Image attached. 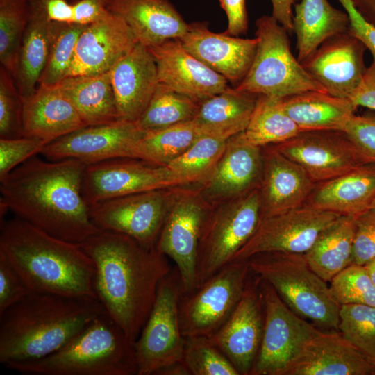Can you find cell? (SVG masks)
<instances>
[{
    "label": "cell",
    "mask_w": 375,
    "mask_h": 375,
    "mask_svg": "<svg viewBox=\"0 0 375 375\" xmlns=\"http://www.w3.org/2000/svg\"><path fill=\"white\" fill-rule=\"evenodd\" d=\"M87 165L35 156L0 180L1 216L10 211L62 240L82 244L99 232L82 194Z\"/></svg>",
    "instance_id": "cell-1"
},
{
    "label": "cell",
    "mask_w": 375,
    "mask_h": 375,
    "mask_svg": "<svg viewBox=\"0 0 375 375\" xmlns=\"http://www.w3.org/2000/svg\"><path fill=\"white\" fill-rule=\"evenodd\" d=\"M92 259L94 291L109 316L135 342L172 271L168 258L118 233L99 231L82 244Z\"/></svg>",
    "instance_id": "cell-2"
},
{
    "label": "cell",
    "mask_w": 375,
    "mask_h": 375,
    "mask_svg": "<svg viewBox=\"0 0 375 375\" xmlns=\"http://www.w3.org/2000/svg\"><path fill=\"white\" fill-rule=\"evenodd\" d=\"M0 253L31 292L97 298L94 264L81 244L56 238L15 217L1 222Z\"/></svg>",
    "instance_id": "cell-3"
},
{
    "label": "cell",
    "mask_w": 375,
    "mask_h": 375,
    "mask_svg": "<svg viewBox=\"0 0 375 375\" xmlns=\"http://www.w3.org/2000/svg\"><path fill=\"white\" fill-rule=\"evenodd\" d=\"M106 312L97 298L31 292L0 314V363L45 357Z\"/></svg>",
    "instance_id": "cell-4"
},
{
    "label": "cell",
    "mask_w": 375,
    "mask_h": 375,
    "mask_svg": "<svg viewBox=\"0 0 375 375\" xmlns=\"http://www.w3.org/2000/svg\"><path fill=\"white\" fill-rule=\"evenodd\" d=\"M4 366L24 375H138L135 342L107 312L55 352Z\"/></svg>",
    "instance_id": "cell-5"
},
{
    "label": "cell",
    "mask_w": 375,
    "mask_h": 375,
    "mask_svg": "<svg viewBox=\"0 0 375 375\" xmlns=\"http://www.w3.org/2000/svg\"><path fill=\"white\" fill-rule=\"evenodd\" d=\"M247 260L251 272L269 283L294 312L319 326L338 329L341 306L304 253L267 252Z\"/></svg>",
    "instance_id": "cell-6"
},
{
    "label": "cell",
    "mask_w": 375,
    "mask_h": 375,
    "mask_svg": "<svg viewBox=\"0 0 375 375\" xmlns=\"http://www.w3.org/2000/svg\"><path fill=\"white\" fill-rule=\"evenodd\" d=\"M256 26L254 58L244 78L234 88L281 99L308 91L326 92L294 56L288 30L273 16L260 17Z\"/></svg>",
    "instance_id": "cell-7"
},
{
    "label": "cell",
    "mask_w": 375,
    "mask_h": 375,
    "mask_svg": "<svg viewBox=\"0 0 375 375\" xmlns=\"http://www.w3.org/2000/svg\"><path fill=\"white\" fill-rule=\"evenodd\" d=\"M261 219L259 188L212 206L199 241L196 288L232 261Z\"/></svg>",
    "instance_id": "cell-8"
},
{
    "label": "cell",
    "mask_w": 375,
    "mask_h": 375,
    "mask_svg": "<svg viewBox=\"0 0 375 375\" xmlns=\"http://www.w3.org/2000/svg\"><path fill=\"white\" fill-rule=\"evenodd\" d=\"M182 294L179 273L172 268L160 282L149 317L135 342L138 375H156L182 361L185 341L179 319Z\"/></svg>",
    "instance_id": "cell-9"
},
{
    "label": "cell",
    "mask_w": 375,
    "mask_h": 375,
    "mask_svg": "<svg viewBox=\"0 0 375 375\" xmlns=\"http://www.w3.org/2000/svg\"><path fill=\"white\" fill-rule=\"evenodd\" d=\"M251 272L248 260H233L179 301L183 337H210L231 315L244 292Z\"/></svg>",
    "instance_id": "cell-10"
},
{
    "label": "cell",
    "mask_w": 375,
    "mask_h": 375,
    "mask_svg": "<svg viewBox=\"0 0 375 375\" xmlns=\"http://www.w3.org/2000/svg\"><path fill=\"white\" fill-rule=\"evenodd\" d=\"M181 187L140 192L101 201L89 206L90 219L101 231L126 235L144 247L153 249Z\"/></svg>",
    "instance_id": "cell-11"
},
{
    "label": "cell",
    "mask_w": 375,
    "mask_h": 375,
    "mask_svg": "<svg viewBox=\"0 0 375 375\" xmlns=\"http://www.w3.org/2000/svg\"><path fill=\"white\" fill-rule=\"evenodd\" d=\"M212 207L195 185L181 187L160 233L156 248L174 262L183 294L196 289L199 241Z\"/></svg>",
    "instance_id": "cell-12"
},
{
    "label": "cell",
    "mask_w": 375,
    "mask_h": 375,
    "mask_svg": "<svg viewBox=\"0 0 375 375\" xmlns=\"http://www.w3.org/2000/svg\"><path fill=\"white\" fill-rule=\"evenodd\" d=\"M264 328L250 375H281L286 365L319 330L299 316L260 278Z\"/></svg>",
    "instance_id": "cell-13"
},
{
    "label": "cell",
    "mask_w": 375,
    "mask_h": 375,
    "mask_svg": "<svg viewBox=\"0 0 375 375\" xmlns=\"http://www.w3.org/2000/svg\"><path fill=\"white\" fill-rule=\"evenodd\" d=\"M190 185L170 169L140 158H117L87 165L82 194L88 206L112 198Z\"/></svg>",
    "instance_id": "cell-14"
},
{
    "label": "cell",
    "mask_w": 375,
    "mask_h": 375,
    "mask_svg": "<svg viewBox=\"0 0 375 375\" xmlns=\"http://www.w3.org/2000/svg\"><path fill=\"white\" fill-rule=\"evenodd\" d=\"M340 215L307 204L263 217L255 233L232 261L262 253H305L320 233Z\"/></svg>",
    "instance_id": "cell-15"
},
{
    "label": "cell",
    "mask_w": 375,
    "mask_h": 375,
    "mask_svg": "<svg viewBox=\"0 0 375 375\" xmlns=\"http://www.w3.org/2000/svg\"><path fill=\"white\" fill-rule=\"evenodd\" d=\"M144 133L135 122L118 119L80 128L46 144L40 154L49 160L75 159L86 165L136 158V145Z\"/></svg>",
    "instance_id": "cell-16"
},
{
    "label": "cell",
    "mask_w": 375,
    "mask_h": 375,
    "mask_svg": "<svg viewBox=\"0 0 375 375\" xmlns=\"http://www.w3.org/2000/svg\"><path fill=\"white\" fill-rule=\"evenodd\" d=\"M272 146L299 165L315 183L365 164L341 131H301L294 138Z\"/></svg>",
    "instance_id": "cell-17"
},
{
    "label": "cell",
    "mask_w": 375,
    "mask_h": 375,
    "mask_svg": "<svg viewBox=\"0 0 375 375\" xmlns=\"http://www.w3.org/2000/svg\"><path fill=\"white\" fill-rule=\"evenodd\" d=\"M257 276L254 282L247 281L243 295L231 315L208 337L242 375H249L263 334L264 304L260 278Z\"/></svg>",
    "instance_id": "cell-18"
},
{
    "label": "cell",
    "mask_w": 375,
    "mask_h": 375,
    "mask_svg": "<svg viewBox=\"0 0 375 375\" xmlns=\"http://www.w3.org/2000/svg\"><path fill=\"white\" fill-rule=\"evenodd\" d=\"M262 173V148L247 140L243 131L233 135L218 162L195 185L212 206L259 188Z\"/></svg>",
    "instance_id": "cell-19"
},
{
    "label": "cell",
    "mask_w": 375,
    "mask_h": 375,
    "mask_svg": "<svg viewBox=\"0 0 375 375\" xmlns=\"http://www.w3.org/2000/svg\"><path fill=\"white\" fill-rule=\"evenodd\" d=\"M366 49L360 40L345 32L326 40L301 65L327 93L349 99L366 70Z\"/></svg>",
    "instance_id": "cell-20"
},
{
    "label": "cell",
    "mask_w": 375,
    "mask_h": 375,
    "mask_svg": "<svg viewBox=\"0 0 375 375\" xmlns=\"http://www.w3.org/2000/svg\"><path fill=\"white\" fill-rule=\"evenodd\" d=\"M281 375H375V362L340 332L319 331Z\"/></svg>",
    "instance_id": "cell-21"
},
{
    "label": "cell",
    "mask_w": 375,
    "mask_h": 375,
    "mask_svg": "<svg viewBox=\"0 0 375 375\" xmlns=\"http://www.w3.org/2000/svg\"><path fill=\"white\" fill-rule=\"evenodd\" d=\"M178 39L189 53L235 87L249 69L258 45L256 38L213 33L205 22L189 24L187 32Z\"/></svg>",
    "instance_id": "cell-22"
},
{
    "label": "cell",
    "mask_w": 375,
    "mask_h": 375,
    "mask_svg": "<svg viewBox=\"0 0 375 375\" xmlns=\"http://www.w3.org/2000/svg\"><path fill=\"white\" fill-rule=\"evenodd\" d=\"M156 64L160 84L199 101L219 94L228 81L189 53L178 39L147 47Z\"/></svg>",
    "instance_id": "cell-23"
},
{
    "label": "cell",
    "mask_w": 375,
    "mask_h": 375,
    "mask_svg": "<svg viewBox=\"0 0 375 375\" xmlns=\"http://www.w3.org/2000/svg\"><path fill=\"white\" fill-rule=\"evenodd\" d=\"M138 42L128 24L110 12L81 33L66 77L108 72Z\"/></svg>",
    "instance_id": "cell-24"
},
{
    "label": "cell",
    "mask_w": 375,
    "mask_h": 375,
    "mask_svg": "<svg viewBox=\"0 0 375 375\" xmlns=\"http://www.w3.org/2000/svg\"><path fill=\"white\" fill-rule=\"evenodd\" d=\"M119 119L137 122L159 84L154 58L149 49L138 42L109 71Z\"/></svg>",
    "instance_id": "cell-25"
},
{
    "label": "cell",
    "mask_w": 375,
    "mask_h": 375,
    "mask_svg": "<svg viewBox=\"0 0 375 375\" xmlns=\"http://www.w3.org/2000/svg\"><path fill=\"white\" fill-rule=\"evenodd\" d=\"M262 148L259 186L262 218L304 205L316 183L299 165L272 145Z\"/></svg>",
    "instance_id": "cell-26"
},
{
    "label": "cell",
    "mask_w": 375,
    "mask_h": 375,
    "mask_svg": "<svg viewBox=\"0 0 375 375\" xmlns=\"http://www.w3.org/2000/svg\"><path fill=\"white\" fill-rule=\"evenodd\" d=\"M105 6L122 18L138 42L147 47L178 39L189 27L169 0H105Z\"/></svg>",
    "instance_id": "cell-27"
},
{
    "label": "cell",
    "mask_w": 375,
    "mask_h": 375,
    "mask_svg": "<svg viewBox=\"0 0 375 375\" xmlns=\"http://www.w3.org/2000/svg\"><path fill=\"white\" fill-rule=\"evenodd\" d=\"M86 125L58 87L38 85L24 100L23 136L47 144Z\"/></svg>",
    "instance_id": "cell-28"
},
{
    "label": "cell",
    "mask_w": 375,
    "mask_h": 375,
    "mask_svg": "<svg viewBox=\"0 0 375 375\" xmlns=\"http://www.w3.org/2000/svg\"><path fill=\"white\" fill-rule=\"evenodd\" d=\"M374 200L375 163H365L316 183L305 204L356 218L369 210Z\"/></svg>",
    "instance_id": "cell-29"
},
{
    "label": "cell",
    "mask_w": 375,
    "mask_h": 375,
    "mask_svg": "<svg viewBox=\"0 0 375 375\" xmlns=\"http://www.w3.org/2000/svg\"><path fill=\"white\" fill-rule=\"evenodd\" d=\"M347 12L328 0H301L294 5L293 31L297 37V60L301 63L326 40L347 32Z\"/></svg>",
    "instance_id": "cell-30"
},
{
    "label": "cell",
    "mask_w": 375,
    "mask_h": 375,
    "mask_svg": "<svg viewBox=\"0 0 375 375\" xmlns=\"http://www.w3.org/2000/svg\"><path fill=\"white\" fill-rule=\"evenodd\" d=\"M283 106L301 131H342L357 108L349 99L320 91L283 98Z\"/></svg>",
    "instance_id": "cell-31"
},
{
    "label": "cell",
    "mask_w": 375,
    "mask_h": 375,
    "mask_svg": "<svg viewBox=\"0 0 375 375\" xmlns=\"http://www.w3.org/2000/svg\"><path fill=\"white\" fill-rule=\"evenodd\" d=\"M56 85L71 101L86 126L119 119L109 72L67 76Z\"/></svg>",
    "instance_id": "cell-32"
},
{
    "label": "cell",
    "mask_w": 375,
    "mask_h": 375,
    "mask_svg": "<svg viewBox=\"0 0 375 375\" xmlns=\"http://www.w3.org/2000/svg\"><path fill=\"white\" fill-rule=\"evenodd\" d=\"M29 6L15 78L23 100L33 95L38 88L49 54L52 24L34 0H29Z\"/></svg>",
    "instance_id": "cell-33"
},
{
    "label": "cell",
    "mask_w": 375,
    "mask_h": 375,
    "mask_svg": "<svg viewBox=\"0 0 375 375\" xmlns=\"http://www.w3.org/2000/svg\"><path fill=\"white\" fill-rule=\"evenodd\" d=\"M355 218L339 216L319 235L304 255L311 269L331 281L352 263Z\"/></svg>",
    "instance_id": "cell-34"
},
{
    "label": "cell",
    "mask_w": 375,
    "mask_h": 375,
    "mask_svg": "<svg viewBox=\"0 0 375 375\" xmlns=\"http://www.w3.org/2000/svg\"><path fill=\"white\" fill-rule=\"evenodd\" d=\"M258 96L228 87L200 101L192 120L206 132L231 130L240 133L251 119Z\"/></svg>",
    "instance_id": "cell-35"
},
{
    "label": "cell",
    "mask_w": 375,
    "mask_h": 375,
    "mask_svg": "<svg viewBox=\"0 0 375 375\" xmlns=\"http://www.w3.org/2000/svg\"><path fill=\"white\" fill-rule=\"evenodd\" d=\"M207 133L192 119L162 129L144 131L136 145V158L167 166Z\"/></svg>",
    "instance_id": "cell-36"
},
{
    "label": "cell",
    "mask_w": 375,
    "mask_h": 375,
    "mask_svg": "<svg viewBox=\"0 0 375 375\" xmlns=\"http://www.w3.org/2000/svg\"><path fill=\"white\" fill-rule=\"evenodd\" d=\"M300 132L284 109L283 99L259 95L243 134L250 143L263 147L285 142Z\"/></svg>",
    "instance_id": "cell-37"
},
{
    "label": "cell",
    "mask_w": 375,
    "mask_h": 375,
    "mask_svg": "<svg viewBox=\"0 0 375 375\" xmlns=\"http://www.w3.org/2000/svg\"><path fill=\"white\" fill-rule=\"evenodd\" d=\"M235 134L237 133L231 130L205 133L167 167L188 185L199 184L212 170L224 151L228 140Z\"/></svg>",
    "instance_id": "cell-38"
},
{
    "label": "cell",
    "mask_w": 375,
    "mask_h": 375,
    "mask_svg": "<svg viewBox=\"0 0 375 375\" xmlns=\"http://www.w3.org/2000/svg\"><path fill=\"white\" fill-rule=\"evenodd\" d=\"M199 103L200 101L159 83L136 123L144 131L169 127L193 119Z\"/></svg>",
    "instance_id": "cell-39"
},
{
    "label": "cell",
    "mask_w": 375,
    "mask_h": 375,
    "mask_svg": "<svg viewBox=\"0 0 375 375\" xmlns=\"http://www.w3.org/2000/svg\"><path fill=\"white\" fill-rule=\"evenodd\" d=\"M29 13V0H0V62L14 78Z\"/></svg>",
    "instance_id": "cell-40"
},
{
    "label": "cell",
    "mask_w": 375,
    "mask_h": 375,
    "mask_svg": "<svg viewBox=\"0 0 375 375\" xmlns=\"http://www.w3.org/2000/svg\"><path fill=\"white\" fill-rule=\"evenodd\" d=\"M87 26L52 22L49 54L38 86H53L67 76L78 39Z\"/></svg>",
    "instance_id": "cell-41"
},
{
    "label": "cell",
    "mask_w": 375,
    "mask_h": 375,
    "mask_svg": "<svg viewBox=\"0 0 375 375\" xmlns=\"http://www.w3.org/2000/svg\"><path fill=\"white\" fill-rule=\"evenodd\" d=\"M338 330L360 351L375 362V307L340 306Z\"/></svg>",
    "instance_id": "cell-42"
},
{
    "label": "cell",
    "mask_w": 375,
    "mask_h": 375,
    "mask_svg": "<svg viewBox=\"0 0 375 375\" xmlns=\"http://www.w3.org/2000/svg\"><path fill=\"white\" fill-rule=\"evenodd\" d=\"M182 361L191 375H240L229 359L208 337H185Z\"/></svg>",
    "instance_id": "cell-43"
},
{
    "label": "cell",
    "mask_w": 375,
    "mask_h": 375,
    "mask_svg": "<svg viewBox=\"0 0 375 375\" xmlns=\"http://www.w3.org/2000/svg\"><path fill=\"white\" fill-rule=\"evenodd\" d=\"M330 282L331 294L339 305L375 307V285L363 265L351 264Z\"/></svg>",
    "instance_id": "cell-44"
},
{
    "label": "cell",
    "mask_w": 375,
    "mask_h": 375,
    "mask_svg": "<svg viewBox=\"0 0 375 375\" xmlns=\"http://www.w3.org/2000/svg\"><path fill=\"white\" fill-rule=\"evenodd\" d=\"M24 100L14 77L0 67V138L23 136Z\"/></svg>",
    "instance_id": "cell-45"
},
{
    "label": "cell",
    "mask_w": 375,
    "mask_h": 375,
    "mask_svg": "<svg viewBox=\"0 0 375 375\" xmlns=\"http://www.w3.org/2000/svg\"><path fill=\"white\" fill-rule=\"evenodd\" d=\"M364 163H375V112L353 115L342 131Z\"/></svg>",
    "instance_id": "cell-46"
},
{
    "label": "cell",
    "mask_w": 375,
    "mask_h": 375,
    "mask_svg": "<svg viewBox=\"0 0 375 375\" xmlns=\"http://www.w3.org/2000/svg\"><path fill=\"white\" fill-rule=\"evenodd\" d=\"M45 145L40 140L24 136L0 138V180L28 159L40 153Z\"/></svg>",
    "instance_id": "cell-47"
},
{
    "label": "cell",
    "mask_w": 375,
    "mask_h": 375,
    "mask_svg": "<svg viewBox=\"0 0 375 375\" xmlns=\"http://www.w3.org/2000/svg\"><path fill=\"white\" fill-rule=\"evenodd\" d=\"M355 225L351 264L365 265L375 258V212L359 215Z\"/></svg>",
    "instance_id": "cell-48"
},
{
    "label": "cell",
    "mask_w": 375,
    "mask_h": 375,
    "mask_svg": "<svg viewBox=\"0 0 375 375\" xmlns=\"http://www.w3.org/2000/svg\"><path fill=\"white\" fill-rule=\"evenodd\" d=\"M31 292L19 274L0 253V314Z\"/></svg>",
    "instance_id": "cell-49"
},
{
    "label": "cell",
    "mask_w": 375,
    "mask_h": 375,
    "mask_svg": "<svg viewBox=\"0 0 375 375\" xmlns=\"http://www.w3.org/2000/svg\"><path fill=\"white\" fill-rule=\"evenodd\" d=\"M349 19L347 32L360 40L375 57V26L367 22L356 10L350 0H338Z\"/></svg>",
    "instance_id": "cell-50"
},
{
    "label": "cell",
    "mask_w": 375,
    "mask_h": 375,
    "mask_svg": "<svg viewBox=\"0 0 375 375\" xmlns=\"http://www.w3.org/2000/svg\"><path fill=\"white\" fill-rule=\"evenodd\" d=\"M228 19L227 35L239 37L248 30V15L246 0H219Z\"/></svg>",
    "instance_id": "cell-51"
},
{
    "label": "cell",
    "mask_w": 375,
    "mask_h": 375,
    "mask_svg": "<svg viewBox=\"0 0 375 375\" xmlns=\"http://www.w3.org/2000/svg\"><path fill=\"white\" fill-rule=\"evenodd\" d=\"M73 23L89 25L106 17L110 12L105 0H75L72 1Z\"/></svg>",
    "instance_id": "cell-52"
},
{
    "label": "cell",
    "mask_w": 375,
    "mask_h": 375,
    "mask_svg": "<svg viewBox=\"0 0 375 375\" xmlns=\"http://www.w3.org/2000/svg\"><path fill=\"white\" fill-rule=\"evenodd\" d=\"M349 99L356 107L363 106L375 110V57L366 68L361 82Z\"/></svg>",
    "instance_id": "cell-53"
},
{
    "label": "cell",
    "mask_w": 375,
    "mask_h": 375,
    "mask_svg": "<svg viewBox=\"0 0 375 375\" xmlns=\"http://www.w3.org/2000/svg\"><path fill=\"white\" fill-rule=\"evenodd\" d=\"M51 22L73 23L72 0H34Z\"/></svg>",
    "instance_id": "cell-54"
},
{
    "label": "cell",
    "mask_w": 375,
    "mask_h": 375,
    "mask_svg": "<svg viewBox=\"0 0 375 375\" xmlns=\"http://www.w3.org/2000/svg\"><path fill=\"white\" fill-rule=\"evenodd\" d=\"M301 0H271L272 14L277 22L285 27L288 32L293 31L292 8Z\"/></svg>",
    "instance_id": "cell-55"
},
{
    "label": "cell",
    "mask_w": 375,
    "mask_h": 375,
    "mask_svg": "<svg viewBox=\"0 0 375 375\" xmlns=\"http://www.w3.org/2000/svg\"><path fill=\"white\" fill-rule=\"evenodd\" d=\"M359 14L375 26V0H350Z\"/></svg>",
    "instance_id": "cell-56"
},
{
    "label": "cell",
    "mask_w": 375,
    "mask_h": 375,
    "mask_svg": "<svg viewBox=\"0 0 375 375\" xmlns=\"http://www.w3.org/2000/svg\"><path fill=\"white\" fill-rule=\"evenodd\" d=\"M156 375H191L190 371L181 362H178L160 370Z\"/></svg>",
    "instance_id": "cell-57"
},
{
    "label": "cell",
    "mask_w": 375,
    "mask_h": 375,
    "mask_svg": "<svg viewBox=\"0 0 375 375\" xmlns=\"http://www.w3.org/2000/svg\"><path fill=\"white\" fill-rule=\"evenodd\" d=\"M363 266L365 267L372 281L375 285V258L372 259Z\"/></svg>",
    "instance_id": "cell-58"
},
{
    "label": "cell",
    "mask_w": 375,
    "mask_h": 375,
    "mask_svg": "<svg viewBox=\"0 0 375 375\" xmlns=\"http://www.w3.org/2000/svg\"><path fill=\"white\" fill-rule=\"evenodd\" d=\"M370 210L375 212V200H374V201L373 202V203H372V206H371V208H370Z\"/></svg>",
    "instance_id": "cell-59"
}]
</instances>
